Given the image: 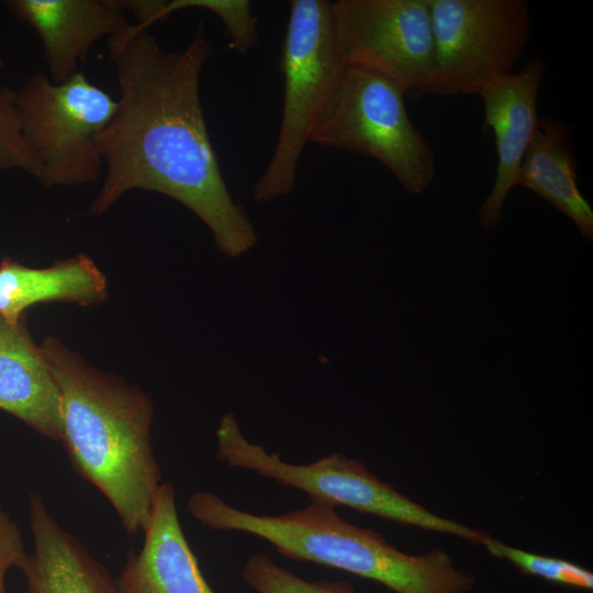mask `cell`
Wrapping results in <instances>:
<instances>
[{"instance_id": "1", "label": "cell", "mask_w": 593, "mask_h": 593, "mask_svg": "<svg viewBox=\"0 0 593 593\" xmlns=\"http://www.w3.org/2000/svg\"><path fill=\"white\" fill-rule=\"evenodd\" d=\"M108 40L119 99L98 139L104 177L89 213H105L131 190L154 191L197 215L223 255L247 253L257 233L222 176L200 100L201 71L214 53L203 23L181 51L134 24Z\"/></svg>"}, {"instance_id": "2", "label": "cell", "mask_w": 593, "mask_h": 593, "mask_svg": "<svg viewBox=\"0 0 593 593\" xmlns=\"http://www.w3.org/2000/svg\"><path fill=\"white\" fill-rule=\"evenodd\" d=\"M41 348L58 388L60 443L72 468L107 499L128 535L143 532L163 482L150 395L97 370L57 338Z\"/></svg>"}, {"instance_id": "3", "label": "cell", "mask_w": 593, "mask_h": 593, "mask_svg": "<svg viewBox=\"0 0 593 593\" xmlns=\"http://www.w3.org/2000/svg\"><path fill=\"white\" fill-rule=\"evenodd\" d=\"M187 510L205 528L254 535L286 558L346 571L395 593H467L475 584L474 574L456 568L445 550L401 551L381 534L348 523L327 502L311 501L281 515H257L212 491H197Z\"/></svg>"}, {"instance_id": "4", "label": "cell", "mask_w": 593, "mask_h": 593, "mask_svg": "<svg viewBox=\"0 0 593 593\" xmlns=\"http://www.w3.org/2000/svg\"><path fill=\"white\" fill-rule=\"evenodd\" d=\"M331 2L292 0L279 69L284 92L281 123L272 156L255 183L256 201L287 195L296 181L302 152L343 79Z\"/></svg>"}, {"instance_id": "5", "label": "cell", "mask_w": 593, "mask_h": 593, "mask_svg": "<svg viewBox=\"0 0 593 593\" xmlns=\"http://www.w3.org/2000/svg\"><path fill=\"white\" fill-rule=\"evenodd\" d=\"M216 458L231 468L254 471L296 489L311 501L345 505L405 526L450 534L472 545H484L486 532L428 511L371 473L358 459L333 452L311 463L295 465L249 441L234 414H224L216 428Z\"/></svg>"}, {"instance_id": "6", "label": "cell", "mask_w": 593, "mask_h": 593, "mask_svg": "<svg viewBox=\"0 0 593 593\" xmlns=\"http://www.w3.org/2000/svg\"><path fill=\"white\" fill-rule=\"evenodd\" d=\"M403 89L388 77L346 65L310 142L373 158L412 194L436 174L435 154L407 114Z\"/></svg>"}, {"instance_id": "7", "label": "cell", "mask_w": 593, "mask_h": 593, "mask_svg": "<svg viewBox=\"0 0 593 593\" xmlns=\"http://www.w3.org/2000/svg\"><path fill=\"white\" fill-rule=\"evenodd\" d=\"M14 93L22 136L38 164V182L52 188L97 181L103 167L98 139L116 100L82 71L60 83L34 72Z\"/></svg>"}, {"instance_id": "8", "label": "cell", "mask_w": 593, "mask_h": 593, "mask_svg": "<svg viewBox=\"0 0 593 593\" xmlns=\"http://www.w3.org/2000/svg\"><path fill=\"white\" fill-rule=\"evenodd\" d=\"M434 77L429 94H478L513 71L525 52L532 18L524 0H429Z\"/></svg>"}, {"instance_id": "9", "label": "cell", "mask_w": 593, "mask_h": 593, "mask_svg": "<svg viewBox=\"0 0 593 593\" xmlns=\"http://www.w3.org/2000/svg\"><path fill=\"white\" fill-rule=\"evenodd\" d=\"M331 12L346 64L374 70L405 96L429 94L434 37L429 0H337Z\"/></svg>"}, {"instance_id": "10", "label": "cell", "mask_w": 593, "mask_h": 593, "mask_svg": "<svg viewBox=\"0 0 593 593\" xmlns=\"http://www.w3.org/2000/svg\"><path fill=\"white\" fill-rule=\"evenodd\" d=\"M545 71V60L534 56L518 72L495 77L478 92L482 130L493 132L497 156L494 183L477 213L484 228L497 225L507 194L518 186L523 159L539 127L537 98Z\"/></svg>"}, {"instance_id": "11", "label": "cell", "mask_w": 593, "mask_h": 593, "mask_svg": "<svg viewBox=\"0 0 593 593\" xmlns=\"http://www.w3.org/2000/svg\"><path fill=\"white\" fill-rule=\"evenodd\" d=\"M3 5L38 35L48 77L60 83L79 70L92 45L131 25L118 0H9Z\"/></svg>"}, {"instance_id": "12", "label": "cell", "mask_w": 593, "mask_h": 593, "mask_svg": "<svg viewBox=\"0 0 593 593\" xmlns=\"http://www.w3.org/2000/svg\"><path fill=\"white\" fill-rule=\"evenodd\" d=\"M137 552L130 551L116 579L122 593H215L182 530L171 482H161Z\"/></svg>"}, {"instance_id": "13", "label": "cell", "mask_w": 593, "mask_h": 593, "mask_svg": "<svg viewBox=\"0 0 593 593\" xmlns=\"http://www.w3.org/2000/svg\"><path fill=\"white\" fill-rule=\"evenodd\" d=\"M27 515L33 551L21 569L27 593H122L109 570L59 524L41 492H29Z\"/></svg>"}, {"instance_id": "14", "label": "cell", "mask_w": 593, "mask_h": 593, "mask_svg": "<svg viewBox=\"0 0 593 593\" xmlns=\"http://www.w3.org/2000/svg\"><path fill=\"white\" fill-rule=\"evenodd\" d=\"M0 410L42 436L60 441L58 388L41 346L25 324L0 315Z\"/></svg>"}, {"instance_id": "15", "label": "cell", "mask_w": 593, "mask_h": 593, "mask_svg": "<svg viewBox=\"0 0 593 593\" xmlns=\"http://www.w3.org/2000/svg\"><path fill=\"white\" fill-rule=\"evenodd\" d=\"M108 298L107 279L92 259L79 254L47 268H29L4 258L0 264V315L22 321L26 307L61 301L82 306Z\"/></svg>"}, {"instance_id": "16", "label": "cell", "mask_w": 593, "mask_h": 593, "mask_svg": "<svg viewBox=\"0 0 593 593\" xmlns=\"http://www.w3.org/2000/svg\"><path fill=\"white\" fill-rule=\"evenodd\" d=\"M572 127L540 116L538 131L523 159L518 186L535 192L568 216L588 240H593V210L578 186Z\"/></svg>"}, {"instance_id": "17", "label": "cell", "mask_w": 593, "mask_h": 593, "mask_svg": "<svg viewBox=\"0 0 593 593\" xmlns=\"http://www.w3.org/2000/svg\"><path fill=\"white\" fill-rule=\"evenodd\" d=\"M242 578L258 593H356L354 586L346 581L304 580L258 551L246 560Z\"/></svg>"}, {"instance_id": "18", "label": "cell", "mask_w": 593, "mask_h": 593, "mask_svg": "<svg viewBox=\"0 0 593 593\" xmlns=\"http://www.w3.org/2000/svg\"><path fill=\"white\" fill-rule=\"evenodd\" d=\"M184 9H202L219 16L230 48L238 54H246L258 44L257 18L248 0H164L159 19Z\"/></svg>"}, {"instance_id": "19", "label": "cell", "mask_w": 593, "mask_h": 593, "mask_svg": "<svg viewBox=\"0 0 593 593\" xmlns=\"http://www.w3.org/2000/svg\"><path fill=\"white\" fill-rule=\"evenodd\" d=\"M489 552L513 563L522 572L580 590L593 589V573L571 561L533 553L490 537L483 545Z\"/></svg>"}, {"instance_id": "20", "label": "cell", "mask_w": 593, "mask_h": 593, "mask_svg": "<svg viewBox=\"0 0 593 593\" xmlns=\"http://www.w3.org/2000/svg\"><path fill=\"white\" fill-rule=\"evenodd\" d=\"M14 101V90L0 86V172L22 170L36 178L38 164L22 136Z\"/></svg>"}, {"instance_id": "21", "label": "cell", "mask_w": 593, "mask_h": 593, "mask_svg": "<svg viewBox=\"0 0 593 593\" xmlns=\"http://www.w3.org/2000/svg\"><path fill=\"white\" fill-rule=\"evenodd\" d=\"M27 557L22 532L0 503V593H7L10 569H22Z\"/></svg>"}, {"instance_id": "22", "label": "cell", "mask_w": 593, "mask_h": 593, "mask_svg": "<svg viewBox=\"0 0 593 593\" xmlns=\"http://www.w3.org/2000/svg\"><path fill=\"white\" fill-rule=\"evenodd\" d=\"M2 67H4V63H3V60H2V58L0 56V68H2Z\"/></svg>"}]
</instances>
